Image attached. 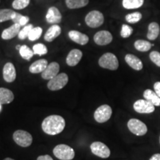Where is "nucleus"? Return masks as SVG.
<instances>
[{"label":"nucleus","instance_id":"f257e3e1","mask_svg":"<svg viewBox=\"0 0 160 160\" xmlns=\"http://www.w3.org/2000/svg\"><path fill=\"white\" fill-rule=\"evenodd\" d=\"M65 127V121L59 115H51L46 117L42 123V128L48 135H57L62 132Z\"/></svg>","mask_w":160,"mask_h":160},{"label":"nucleus","instance_id":"f03ea898","mask_svg":"<svg viewBox=\"0 0 160 160\" xmlns=\"http://www.w3.org/2000/svg\"><path fill=\"white\" fill-rule=\"evenodd\" d=\"M53 154L60 160H72L75 157V151L71 147L61 144L53 148Z\"/></svg>","mask_w":160,"mask_h":160},{"label":"nucleus","instance_id":"7ed1b4c3","mask_svg":"<svg viewBox=\"0 0 160 160\" xmlns=\"http://www.w3.org/2000/svg\"><path fill=\"white\" fill-rule=\"evenodd\" d=\"M99 65L103 68L116 71L119 68V61L113 53H106L99 58Z\"/></svg>","mask_w":160,"mask_h":160},{"label":"nucleus","instance_id":"20e7f679","mask_svg":"<svg viewBox=\"0 0 160 160\" xmlns=\"http://www.w3.org/2000/svg\"><path fill=\"white\" fill-rule=\"evenodd\" d=\"M13 139L18 145L23 148L29 147L33 142V137L28 132L23 130H18L13 133Z\"/></svg>","mask_w":160,"mask_h":160},{"label":"nucleus","instance_id":"39448f33","mask_svg":"<svg viewBox=\"0 0 160 160\" xmlns=\"http://www.w3.org/2000/svg\"><path fill=\"white\" fill-rule=\"evenodd\" d=\"M68 82V77L65 73H62L50 79L48 83V88L55 91L62 89Z\"/></svg>","mask_w":160,"mask_h":160},{"label":"nucleus","instance_id":"423d86ee","mask_svg":"<svg viewBox=\"0 0 160 160\" xmlns=\"http://www.w3.org/2000/svg\"><path fill=\"white\" fill-rule=\"evenodd\" d=\"M85 23L92 28H99L104 23V16L100 11H92L85 17Z\"/></svg>","mask_w":160,"mask_h":160},{"label":"nucleus","instance_id":"0eeeda50","mask_svg":"<svg viewBox=\"0 0 160 160\" xmlns=\"http://www.w3.org/2000/svg\"><path fill=\"white\" fill-rule=\"evenodd\" d=\"M112 109L108 105L99 106L94 112V119L97 122L104 123L111 119Z\"/></svg>","mask_w":160,"mask_h":160},{"label":"nucleus","instance_id":"6e6552de","mask_svg":"<svg viewBox=\"0 0 160 160\" xmlns=\"http://www.w3.org/2000/svg\"><path fill=\"white\" fill-rule=\"evenodd\" d=\"M128 128L132 133L137 136H143L148 131L145 124L137 119H130L128 122Z\"/></svg>","mask_w":160,"mask_h":160},{"label":"nucleus","instance_id":"1a4fd4ad","mask_svg":"<svg viewBox=\"0 0 160 160\" xmlns=\"http://www.w3.org/2000/svg\"><path fill=\"white\" fill-rule=\"evenodd\" d=\"M91 152L100 158L106 159L111 155V151L107 145L101 142H94L91 145Z\"/></svg>","mask_w":160,"mask_h":160},{"label":"nucleus","instance_id":"9d476101","mask_svg":"<svg viewBox=\"0 0 160 160\" xmlns=\"http://www.w3.org/2000/svg\"><path fill=\"white\" fill-rule=\"evenodd\" d=\"M133 109L139 113H151L155 111V106L146 99H139L133 104Z\"/></svg>","mask_w":160,"mask_h":160},{"label":"nucleus","instance_id":"9b49d317","mask_svg":"<svg viewBox=\"0 0 160 160\" xmlns=\"http://www.w3.org/2000/svg\"><path fill=\"white\" fill-rule=\"evenodd\" d=\"M93 40L98 45H107L112 42L113 36L108 31H100L94 35Z\"/></svg>","mask_w":160,"mask_h":160},{"label":"nucleus","instance_id":"f8f14e48","mask_svg":"<svg viewBox=\"0 0 160 160\" xmlns=\"http://www.w3.org/2000/svg\"><path fill=\"white\" fill-rule=\"evenodd\" d=\"M59 71V65L57 62L50 63L46 69L42 73V77L45 80H50L58 75Z\"/></svg>","mask_w":160,"mask_h":160},{"label":"nucleus","instance_id":"ddd939ff","mask_svg":"<svg viewBox=\"0 0 160 160\" xmlns=\"http://www.w3.org/2000/svg\"><path fill=\"white\" fill-rule=\"evenodd\" d=\"M46 21L48 23L57 25L62 21V14L59 9L56 7H51L46 14Z\"/></svg>","mask_w":160,"mask_h":160},{"label":"nucleus","instance_id":"4468645a","mask_svg":"<svg viewBox=\"0 0 160 160\" xmlns=\"http://www.w3.org/2000/svg\"><path fill=\"white\" fill-rule=\"evenodd\" d=\"M3 78L7 82H13L17 78V72L14 65L11 62L6 63L3 68Z\"/></svg>","mask_w":160,"mask_h":160},{"label":"nucleus","instance_id":"2eb2a0df","mask_svg":"<svg viewBox=\"0 0 160 160\" xmlns=\"http://www.w3.org/2000/svg\"><path fill=\"white\" fill-rule=\"evenodd\" d=\"M82 57V52L80 50L73 49L69 52V53L67 56L66 63L68 65L71 66V67L76 66L79 62Z\"/></svg>","mask_w":160,"mask_h":160},{"label":"nucleus","instance_id":"dca6fc26","mask_svg":"<svg viewBox=\"0 0 160 160\" xmlns=\"http://www.w3.org/2000/svg\"><path fill=\"white\" fill-rule=\"evenodd\" d=\"M68 37L72 41L81 45H85L89 42V37L87 35L77 31H70Z\"/></svg>","mask_w":160,"mask_h":160},{"label":"nucleus","instance_id":"f3484780","mask_svg":"<svg viewBox=\"0 0 160 160\" xmlns=\"http://www.w3.org/2000/svg\"><path fill=\"white\" fill-rule=\"evenodd\" d=\"M20 31H21V25L19 24H13L8 28L4 30L2 33V38L5 40L11 39L16 36L19 35Z\"/></svg>","mask_w":160,"mask_h":160},{"label":"nucleus","instance_id":"a211bd4d","mask_svg":"<svg viewBox=\"0 0 160 160\" xmlns=\"http://www.w3.org/2000/svg\"><path fill=\"white\" fill-rule=\"evenodd\" d=\"M126 63L135 71H141L143 68L142 62L133 54H127L125 57Z\"/></svg>","mask_w":160,"mask_h":160},{"label":"nucleus","instance_id":"6ab92c4d","mask_svg":"<svg viewBox=\"0 0 160 160\" xmlns=\"http://www.w3.org/2000/svg\"><path fill=\"white\" fill-rule=\"evenodd\" d=\"M48 65V62L46 59H39L33 62L30 66L29 71L32 73H39L46 69V68Z\"/></svg>","mask_w":160,"mask_h":160},{"label":"nucleus","instance_id":"aec40b11","mask_svg":"<svg viewBox=\"0 0 160 160\" xmlns=\"http://www.w3.org/2000/svg\"><path fill=\"white\" fill-rule=\"evenodd\" d=\"M62 29L58 25H53L51 28H49L47 32L45 33L44 39H45V41L49 42H53L56 38H57L61 33Z\"/></svg>","mask_w":160,"mask_h":160},{"label":"nucleus","instance_id":"412c9836","mask_svg":"<svg viewBox=\"0 0 160 160\" xmlns=\"http://www.w3.org/2000/svg\"><path fill=\"white\" fill-rule=\"evenodd\" d=\"M14 99V95L11 90L5 88H0V104L5 105L9 104L13 102Z\"/></svg>","mask_w":160,"mask_h":160},{"label":"nucleus","instance_id":"4be33fe9","mask_svg":"<svg viewBox=\"0 0 160 160\" xmlns=\"http://www.w3.org/2000/svg\"><path fill=\"white\" fill-rule=\"evenodd\" d=\"M143 97L145 99L151 102L154 106H160V97L156 93L155 91L151 89H147L144 91Z\"/></svg>","mask_w":160,"mask_h":160},{"label":"nucleus","instance_id":"5701e85b","mask_svg":"<svg viewBox=\"0 0 160 160\" xmlns=\"http://www.w3.org/2000/svg\"><path fill=\"white\" fill-rule=\"evenodd\" d=\"M159 33V25L157 22H151L148 25V32L147 37L149 40H155Z\"/></svg>","mask_w":160,"mask_h":160},{"label":"nucleus","instance_id":"b1692460","mask_svg":"<svg viewBox=\"0 0 160 160\" xmlns=\"http://www.w3.org/2000/svg\"><path fill=\"white\" fill-rule=\"evenodd\" d=\"M89 2V0H65L67 7L70 9H77L85 7Z\"/></svg>","mask_w":160,"mask_h":160},{"label":"nucleus","instance_id":"393cba45","mask_svg":"<svg viewBox=\"0 0 160 160\" xmlns=\"http://www.w3.org/2000/svg\"><path fill=\"white\" fill-rule=\"evenodd\" d=\"M153 45L148 41H145V40L139 39L134 42L135 48L140 52H147L148 51Z\"/></svg>","mask_w":160,"mask_h":160},{"label":"nucleus","instance_id":"a878e982","mask_svg":"<svg viewBox=\"0 0 160 160\" xmlns=\"http://www.w3.org/2000/svg\"><path fill=\"white\" fill-rule=\"evenodd\" d=\"M144 0H122V5L126 9H137L142 7Z\"/></svg>","mask_w":160,"mask_h":160},{"label":"nucleus","instance_id":"bb28decb","mask_svg":"<svg viewBox=\"0 0 160 160\" xmlns=\"http://www.w3.org/2000/svg\"><path fill=\"white\" fill-rule=\"evenodd\" d=\"M19 53L20 56H21L24 59L28 60V61H29V60L33 57V56L34 55L33 51H32L31 48H29L27 45L21 46V48L19 49Z\"/></svg>","mask_w":160,"mask_h":160},{"label":"nucleus","instance_id":"cd10ccee","mask_svg":"<svg viewBox=\"0 0 160 160\" xmlns=\"http://www.w3.org/2000/svg\"><path fill=\"white\" fill-rule=\"evenodd\" d=\"M15 11L11 9H1L0 10V23L3 22L8 21L12 19V16Z\"/></svg>","mask_w":160,"mask_h":160},{"label":"nucleus","instance_id":"c85d7f7f","mask_svg":"<svg viewBox=\"0 0 160 160\" xmlns=\"http://www.w3.org/2000/svg\"><path fill=\"white\" fill-rule=\"evenodd\" d=\"M142 15L141 13H139V12H134V13H129V14L126 16L125 19L128 23L135 24L139 22L140 20L142 19Z\"/></svg>","mask_w":160,"mask_h":160},{"label":"nucleus","instance_id":"c756f323","mask_svg":"<svg viewBox=\"0 0 160 160\" xmlns=\"http://www.w3.org/2000/svg\"><path fill=\"white\" fill-rule=\"evenodd\" d=\"M33 51L34 55L36 54L39 56H43L47 54L48 49L45 45L42 43H38L33 46Z\"/></svg>","mask_w":160,"mask_h":160},{"label":"nucleus","instance_id":"7c9ffc66","mask_svg":"<svg viewBox=\"0 0 160 160\" xmlns=\"http://www.w3.org/2000/svg\"><path fill=\"white\" fill-rule=\"evenodd\" d=\"M42 33V29L40 27H35L31 30L28 36V39L30 41H36L41 37Z\"/></svg>","mask_w":160,"mask_h":160},{"label":"nucleus","instance_id":"2f4dec72","mask_svg":"<svg viewBox=\"0 0 160 160\" xmlns=\"http://www.w3.org/2000/svg\"><path fill=\"white\" fill-rule=\"evenodd\" d=\"M33 28V25H31V24H30V25H25V27H24L23 28L19 31V35H18L19 39L23 40V39H25L26 38H28L30 32H31V31Z\"/></svg>","mask_w":160,"mask_h":160},{"label":"nucleus","instance_id":"473e14b6","mask_svg":"<svg viewBox=\"0 0 160 160\" xmlns=\"http://www.w3.org/2000/svg\"><path fill=\"white\" fill-rule=\"evenodd\" d=\"M30 0H14L12 3V7L16 10L25 8L29 5Z\"/></svg>","mask_w":160,"mask_h":160},{"label":"nucleus","instance_id":"72a5a7b5","mask_svg":"<svg viewBox=\"0 0 160 160\" xmlns=\"http://www.w3.org/2000/svg\"><path fill=\"white\" fill-rule=\"evenodd\" d=\"M133 28L125 24V25H122V26L120 34H121V37L122 38H128L133 33Z\"/></svg>","mask_w":160,"mask_h":160},{"label":"nucleus","instance_id":"f704fd0d","mask_svg":"<svg viewBox=\"0 0 160 160\" xmlns=\"http://www.w3.org/2000/svg\"><path fill=\"white\" fill-rule=\"evenodd\" d=\"M150 59L156 65L160 67V53L158 51H152L149 55Z\"/></svg>","mask_w":160,"mask_h":160},{"label":"nucleus","instance_id":"c9c22d12","mask_svg":"<svg viewBox=\"0 0 160 160\" xmlns=\"http://www.w3.org/2000/svg\"><path fill=\"white\" fill-rule=\"evenodd\" d=\"M22 17V15H21L20 13H17V12H15V13H13V15L12 16L11 20L13 22V23L14 24H19V21Z\"/></svg>","mask_w":160,"mask_h":160},{"label":"nucleus","instance_id":"e433bc0d","mask_svg":"<svg viewBox=\"0 0 160 160\" xmlns=\"http://www.w3.org/2000/svg\"><path fill=\"white\" fill-rule=\"evenodd\" d=\"M29 22V17H26V16H22L19 21V25L21 26H25L26 24Z\"/></svg>","mask_w":160,"mask_h":160},{"label":"nucleus","instance_id":"4c0bfd02","mask_svg":"<svg viewBox=\"0 0 160 160\" xmlns=\"http://www.w3.org/2000/svg\"><path fill=\"white\" fill-rule=\"evenodd\" d=\"M153 88H154V91L160 97V82H157L153 85Z\"/></svg>","mask_w":160,"mask_h":160},{"label":"nucleus","instance_id":"58836bf2","mask_svg":"<svg viewBox=\"0 0 160 160\" xmlns=\"http://www.w3.org/2000/svg\"><path fill=\"white\" fill-rule=\"evenodd\" d=\"M37 160H53V159H52L51 157H50L49 155H42V156H39V157L37 158Z\"/></svg>","mask_w":160,"mask_h":160},{"label":"nucleus","instance_id":"ea45409f","mask_svg":"<svg viewBox=\"0 0 160 160\" xmlns=\"http://www.w3.org/2000/svg\"><path fill=\"white\" fill-rule=\"evenodd\" d=\"M149 160H160V153H155Z\"/></svg>","mask_w":160,"mask_h":160},{"label":"nucleus","instance_id":"a19ab883","mask_svg":"<svg viewBox=\"0 0 160 160\" xmlns=\"http://www.w3.org/2000/svg\"><path fill=\"white\" fill-rule=\"evenodd\" d=\"M21 46H22V45H17V47H16V48H17V50H19V49L21 48Z\"/></svg>","mask_w":160,"mask_h":160},{"label":"nucleus","instance_id":"79ce46f5","mask_svg":"<svg viewBox=\"0 0 160 160\" xmlns=\"http://www.w3.org/2000/svg\"><path fill=\"white\" fill-rule=\"evenodd\" d=\"M4 160H14V159H11V158H5V159H4Z\"/></svg>","mask_w":160,"mask_h":160},{"label":"nucleus","instance_id":"37998d69","mask_svg":"<svg viewBox=\"0 0 160 160\" xmlns=\"http://www.w3.org/2000/svg\"><path fill=\"white\" fill-rule=\"evenodd\" d=\"M1 110H2V105L0 104V111H1Z\"/></svg>","mask_w":160,"mask_h":160},{"label":"nucleus","instance_id":"c03bdc74","mask_svg":"<svg viewBox=\"0 0 160 160\" xmlns=\"http://www.w3.org/2000/svg\"><path fill=\"white\" fill-rule=\"evenodd\" d=\"M159 143H160V137H159Z\"/></svg>","mask_w":160,"mask_h":160}]
</instances>
